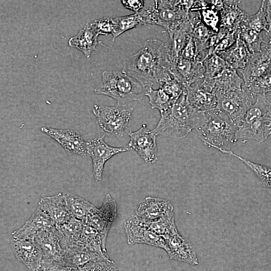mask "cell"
<instances>
[{
  "label": "cell",
  "instance_id": "1",
  "mask_svg": "<svg viewBox=\"0 0 271 271\" xmlns=\"http://www.w3.org/2000/svg\"><path fill=\"white\" fill-rule=\"evenodd\" d=\"M170 44L157 39H149L137 53L123 60L122 71L144 85L164 83L173 77Z\"/></svg>",
  "mask_w": 271,
  "mask_h": 271
},
{
  "label": "cell",
  "instance_id": "2",
  "mask_svg": "<svg viewBox=\"0 0 271 271\" xmlns=\"http://www.w3.org/2000/svg\"><path fill=\"white\" fill-rule=\"evenodd\" d=\"M237 130L227 115L216 108L198 111L191 132L206 145L223 153L231 151L235 146Z\"/></svg>",
  "mask_w": 271,
  "mask_h": 271
},
{
  "label": "cell",
  "instance_id": "3",
  "mask_svg": "<svg viewBox=\"0 0 271 271\" xmlns=\"http://www.w3.org/2000/svg\"><path fill=\"white\" fill-rule=\"evenodd\" d=\"M152 87L143 84L122 70H110L102 73L101 81L94 92L115 99L117 105L126 106L130 102L142 100Z\"/></svg>",
  "mask_w": 271,
  "mask_h": 271
},
{
  "label": "cell",
  "instance_id": "4",
  "mask_svg": "<svg viewBox=\"0 0 271 271\" xmlns=\"http://www.w3.org/2000/svg\"><path fill=\"white\" fill-rule=\"evenodd\" d=\"M198 112L189 104L186 90L173 105L160 112V119L152 131L157 136L185 138L193 129Z\"/></svg>",
  "mask_w": 271,
  "mask_h": 271
},
{
  "label": "cell",
  "instance_id": "5",
  "mask_svg": "<svg viewBox=\"0 0 271 271\" xmlns=\"http://www.w3.org/2000/svg\"><path fill=\"white\" fill-rule=\"evenodd\" d=\"M270 135L271 102L265 94H258L236 131V139L261 143Z\"/></svg>",
  "mask_w": 271,
  "mask_h": 271
},
{
  "label": "cell",
  "instance_id": "6",
  "mask_svg": "<svg viewBox=\"0 0 271 271\" xmlns=\"http://www.w3.org/2000/svg\"><path fill=\"white\" fill-rule=\"evenodd\" d=\"M194 1H153L141 12L147 25L164 27L170 35L185 19Z\"/></svg>",
  "mask_w": 271,
  "mask_h": 271
},
{
  "label": "cell",
  "instance_id": "7",
  "mask_svg": "<svg viewBox=\"0 0 271 271\" xmlns=\"http://www.w3.org/2000/svg\"><path fill=\"white\" fill-rule=\"evenodd\" d=\"M93 113L97 119L99 127L103 131L122 137L129 129L131 110L125 106L94 105Z\"/></svg>",
  "mask_w": 271,
  "mask_h": 271
},
{
  "label": "cell",
  "instance_id": "8",
  "mask_svg": "<svg viewBox=\"0 0 271 271\" xmlns=\"http://www.w3.org/2000/svg\"><path fill=\"white\" fill-rule=\"evenodd\" d=\"M116 216V203L110 194H107L103 199L101 206L99 208L95 206L83 221L98 232L101 238L103 249L106 252L107 236Z\"/></svg>",
  "mask_w": 271,
  "mask_h": 271
},
{
  "label": "cell",
  "instance_id": "9",
  "mask_svg": "<svg viewBox=\"0 0 271 271\" xmlns=\"http://www.w3.org/2000/svg\"><path fill=\"white\" fill-rule=\"evenodd\" d=\"M216 96L217 108L226 114L238 129L252 104V100L243 89L219 94Z\"/></svg>",
  "mask_w": 271,
  "mask_h": 271
},
{
  "label": "cell",
  "instance_id": "10",
  "mask_svg": "<svg viewBox=\"0 0 271 271\" xmlns=\"http://www.w3.org/2000/svg\"><path fill=\"white\" fill-rule=\"evenodd\" d=\"M128 244H144L165 248L164 238L154 233L147 222L133 214L124 223Z\"/></svg>",
  "mask_w": 271,
  "mask_h": 271
},
{
  "label": "cell",
  "instance_id": "11",
  "mask_svg": "<svg viewBox=\"0 0 271 271\" xmlns=\"http://www.w3.org/2000/svg\"><path fill=\"white\" fill-rule=\"evenodd\" d=\"M87 154L92 160L93 173L96 181H100L105 163L114 155L128 151V147L110 146L104 141V136L86 142Z\"/></svg>",
  "mask_w": 271,
  "mask_h": 271
},
{
  "label": "cell",
  "instance_id": "12",
  "mask_svg": "<svg viewBox=\"0 0 271 271\" xmlns=\"http://www.w3.org/2000/svg\"><path fill=\"white\" fill-rule=\"evenodd\" d=\"M129 149L134 150L146 162L153 164L157 158V135L143 124L137 131L129 133Z\"/></svg>",
  "mask_w": 271,
  "mask_h": 271
},
{
  "label": "cell",
  "instance_id": "13",
  "mask_svg": "<svg viewBox=\"0 0 271 271\" xmlns=\"http://www.w3.org/2000/svg\"><path fill=\"white\" fill-rule=\"evenodd\" d=\"M41 130L58 143L68 154L87 156L86 142L77 130L44 126Z\"/></svg>",
  "mask_w": 271,
  "mask_h": 271
},
{
  "label": "cell",
  "instance_id": "14",
  "mask_svg": "<svg viewBox=\"0 0 271 271\" xmlns=\"http://www.w3.org/2000/svg\"><path fill=\"white\" fill-rule=\"evenodd\" d=\"M271 72V43L264 41L261 50L252 54L245 68L240 72L244 84Z\"/></svg>",
  "mask_w": 271,
  "mask_h": 271
},
{
  "label": "cell",
  "instance_id": "15",
  "mask_svg": "<svg viewBox=\"0 0 271 271\" xmlns=\"http://www.w3.org/2000/svg\"><path fill=\"white\" fill-rule=\"evenodd\" d=\"M165 241L164 250L170 259L192 265L198 264L195 247L178 231L166 239Z\"/></svg>",
  "mask_w": 271,
  "mask_h": 271
},
{
  "label": "cell",
  "instance_id": "16",
  "mask_svg": "<svg viewBox=\"0 0 271 271\" xmlns=\"http://www.w3.org/2000/svg\"><path fill=\"white\" fill-rule=\"evenodd\" d=\"M205 68L202 62L179 57L173 63L170 72L173 78L186 88L205 77Z\"/></svg>",
  "mask_w": 271,
  "mask_h": 271
},
{
  "label": "cell",
  "instance_id": "17",
  "mask_svg": "<svg viewBox=\"0 0 271 271\" xmlns=\"http://www.w3.org/2000/svg\"><path fill=\"white\" fill-rule=\"evenodd\" d=\"M11 245L17 258L30 271H36L40 266L43 255L35 239L12 238Z\"/></svg>",
  "mask_w": 271,
  "mask_h": 271
},
{
  "label": "cell",
  "instance_id": "18",
  "mask_svg": "<svg viewBox=\"0 0 271 271\" xmlns=\"http://www.w3.org/2000/svg\"><path fill=\"white\" fill-rule=\"evenodd\" d=\"M174 210L171 202L164 199L148 196L140 202L133 213L146 222L157 220Z\"/></svg>",
  "mask_w": 271,
  "mask_h": 271
},
{
  "label": "cell",
  "instance_id": "19",
  "mask_svg": "<svg viewBox=\"0 0 271 271\" xmlns=\"http://www.w3.org/2000/svg\"><path fill=\"white\" fill-rule=\"evenodd\" d=\"M38 207L50 218L55 226L61 225L72 217L62 193L42 198Z\"/></svg>",
  "mask_w": 271,
  "mask_h": 271
},
{
  "label": "cell",
  "instance_id": "20",
  "mask_svg": "<svg viewBox=\"0 0 271 271\" xmlns=\"http://www.w3.org/2000/svg\"><path fill=\"white\" fill-rule=\"evenodd\" d=\"M35 240L40 249L43 257L53 259L59 263L64 250L56 226L38 233Z\"/></svg>",
  "mask_w": 271,
  "mask_h": 271
},
{
  "label": "cell",
  "instance_id": "21",
  "mask_svg": "<svg viewBox=\"0 0 271 271\" xmlns=\"http://www.w3.org/2000/svg\"><path fill=\"white\" fill-rule=\"evenodd\" d=\"M106 258H109L108 255L96 253L78 244L64 250L60 263L65 267L75 269L90 262Z\"/></svg>",
  "mask_w": 271,
  "mask_h": 271
},
{
  "label": "cell",
  "instance_id": "22",
  "mask_svg": "<svg viewBox=\"0 0 271 271\" xmlns=\"http://www.w3.org/2000/svg\"><path fill=\"white\" fill-rule=\"evenodd\" d=\"M240 1H224L220 12L219 31L228 33L237 32L248 15L238 6Z\"/></svg>",
  "mask_w": 271,
  "mask_h": 271
},
{
  "label": "cell",
  "instance_id": "23",
  "mask_svg": "<svg viewBox=\"0 0 271 271\" xmlns=\"http://www.w3.org/2000/svg\"><path fill=\"white\" fill-rule=\"evenodd\" d=\"M54 226L50 218L38 207L24 225L12 233V238L35 239L38 233Z\"/></svg>",
  "mask_w": 271,
  "mask_h": 271
},
{
  "label": "cell",
  "instance_id": "24",
  "mask_svg": "<svg viewBox=\"0 0 271 271\" xmlns=\"http://www.w3.org/2000/svg\"><path fill=\"white\" fill-rule=\"evenodd\" d=\"M186 95L189 104L198 111H206L217 108L218 102L216 95L196 82L186 88Z\"/></svg>",
  "mask_w": 271,
  "mask_h": 271
},
{
  "label": "cell",
  "instance_id": "25",
  "mask_svg": "<svg viewBox=\"0 0 271 271\" xmlns=\"http://www.w3.org/2000/svg\"><path fill=\"white\" fill-rule=\"evenodd\" d=\"M99 35L90 23H87L77 34L68 41V45L81 51L86 58H89L92 52L96 51L97 45L103 44L98 40Z\"/></svg>",
  "mask_w": 271,
  "mask_h": 271
},
{
  "label": "cell",
  "instance_id": "26",
  "mask_svg": "<svg viewBox=\"0 0 271 271\" xmlns=\"http://www.w3.org/2000/svg\"><path fill=\"white\" fill-rule=\"evenodd\" d=\"M216 54L224 59L230 67L239 72L245 68L251 55L238 34L236 42L230 48Z\"/></svg>",
  "mask_w": 271,
  "mask_h": 271
},
{
  "label": "cell",
  "instance_id": "27",
  "mask_svg": "<svg viewBox=\"0 0 271 271\" xmlns=\"http://www.w3.org/2000/svg\"><path fill=\"white\" fill-rule=\"evenodd\" d=\"M83 224L82 220L72 217L67 222L56 226L64 250L78 244L82 233Z\"/></svg>",
  "mask_w": 271,
  "mask_h": 271
},
{
  "label": "cell",
  "instance_id": "28",
  "mask_svg": "<svg viewBox=\"0 0 271 271\" xmlns=\"http://www.w3.org/2000/svg\"><path fill=\"white\" fill-rule=\"evenodd\" d=\"M215 95L229 91L242 89L244 81L237 71L229 67L217 76L213 78Z\"/></svg>",
  "mask_w": 271,
  "mask_h": 271
},
{
  "label": "cell",
  "instance_id": "29",
  "mask_svg": "<svg viewBox=\"0 0 271 271\" xmlns=\"http://www.w3.org/2000/svg\"><path fill=\"white\" fill-rule=\"evenodd\" d=\"M68 208L72 217L84 221L95 206L83 198L69 192L63 193Z\"/></svg>",
  "mask_w": 271,
  "mask_h": 271
},
{
  "label": "cell",
  "instance_id": "30",
  "mask_svg": "<svg viewBox=\"0 0 271 271\" xmlns=\"http://www.w3.org/2000/svg\"><path fill=\"white\" fill-rule=\"evenodd\" d=\"M115 28L111 34L112 41L123 33L134 28L146 26L144 18L141 11L133 14L114 18Z\"/></svg>",
  "mask_w": 271,
  "mask_h": 271
},
{
  "label": "cell",
  "instance_id": "31",
  "mask_svg": "<svg viewBox=\"0 0 271 271\" xmlns=\"http://www.w3.org/2000/svg\"><path fill=\"white\" fill-rule=\"evenodd\" d=\"M147 223L154 233L163 237L165 240L178 231L175 221L174 210L170 211L157 220Z\"/></svg>",
  "mask_w": 271,
  "mask_h": 271
},
{
  "label": "cell",
  "instance_id": "32",
  "mask_svg": "<svg viewBox=\"0 0 271 271\" xmlns=\"http://www.w3.org/2000/svg\"><path fill=\"white\" fill-rule=\"evenodd\" d=\"M82 233L78 244L96 253L108 255L102 247V242L98 232L92 226L83 223Z\"/></svg>",
  "mask_w": 271,
  "mask_h": 271
},
{
  "label": "cell",
  "instance_id": "33",
  "mask_svg": "<svg viewBox=\"0 0 271 271\" xmlns=\"http://www.w3.org/2000/svg\"><path fill=\"white\" fill-rule=\"evenodd\" d=\"M145 96L149 97L151 108L157 109L160 112L170 107L176 101L160 86L158 89L150 87Z\"/></svg>",
  "mask_w": 271,
  "mask_h": 271
},
{
  "label": "cell",
  "instance_id": "34",
  "mask_svg": "<svg viewBox=\"0 0 271 271\" xmlns=\"http://www.w3.org/2000/svg\"><path fill=\"white\" fill-rule=\"evenodd\" d=\"M237 34L251 55L261 50L262 44L264 42L261 33L251 30L245 25H241L237 31Z\"/></svg>",
  "mask_w": 271,
  "mask_h": 271
},
{
  "label": "cell",
  "instance_id": "35",
  "mask_svg": "<svg viewBox=\"0 0 271 271\" xmlns=\"http://www.w3.org/2000/svg\"><path fill=\"white\" fill-rule=\"evenodd\" d=\"M237 158L247 166L259 179L262 185L271 189V168L266 166L255 163L234 153L232 151L223 152Z\"/></svg>",
  "mask_w": 271,
  "mask_h": 271
},
{
  "label": "cell",
  "instance_id": "36",
  "mask_svg": "<svg viewBox=\"0 0 271 271\" xmlns=\"http://www.w3.org/2000/svg\"><path fill=\"white\" fill-rule=\"evenodd\" d=\"M242 89L252 100L258 94L271 92V72L243 85Z\"/></svg>",
  "mask_w": 271,
  "mask_h": 271
},
{
  "label": "cell",
  "instance_id": "37",
  "mask_svg": "<svg viewBox=\"0 0 271 271\" xmlns=\"http://www.w3.org/2000/svg\"><path fill=\"white\" fill-rule=\"evenodd\" d=\"M215 33L207 27L201 21L194 26L192 36L194 39L197 54L210 48V40L211 36Z\"/></svg>",
  "mask_w": 271,
  "mask_h": 271
},
{
  "label": "cell",
  "instance_id": "38",
  "mask_svg": "<svg viewBox=\"0 0 271 271\" xmlns=\"http://www.w3.org/2000/svg\"><path fill=\"white\" fill-rule=\"evenodd\" d=\"M203 64L205 70V77L210 78L217 76L229 67L226 61L215 53L204 60Z\"/></svg>",
  "mask_w": 271,
  "mask_h": 271
},
{
  "label": "cell",
  "instance_id": "39",
  "mask_svg": "<svg viewBox=\"0 0 271 271\" xmlns=\"http://www.w3.org/2000/svg\"><path fill=\"white\" fill-rule=\"evenodd\" d=\"M241 25H245L249 29L259 33H261L262 31L266 32L267 22L262 6H260L256 13L250 16H248L245 22Z\"/></svg>",
  "mask_w": 271,
  "mask_h": 271
},
{
  "label": "cell",
  "instance_id": "40",
  "mask_svg": "<svg viewBox=\"0 0 271 271\" xmlns=\"http://www.w3.org/2000/svg\"><path fill=\"white\" fill-rule=\"evenodd\" d=\"M72 271H124L117 267L110 258L103 259L90 262L85 266Z\"/></svg>",
  "mask_w": 271,
  "mask_h": 271
},
{
  "label": "cell",
  "instance_id": "41",
  "mask_svg": "<svg viewBox=\"0 0 271 271\" xmlns=\"http://www.w3.org/2000/svg\"><path fill=\"white\" fill-rule=\"evenodd\" d=\"M90 24L98 35L112 34L115 28L114 18L106 17L95 20Z\"/></svg>",
  "mask_w": 271,
  "mask_h": 271
},
{
  "label": "cell",
  "instance_id": "42",
  "mask_svg": "<svg viewBox=\"0 0 271 271\" xmlns=\"http://www.w3.org/2000/svg\"><path fill=\"white\" fill-rule=\"evenodd\" d=\"M60 263L50 258L43 257L40 266L36 271H72Z\"/></svg>",
  "mask_w": 271,
  "mask_h": 271
},
{
  "label": "cell",
  "instance_id": "43",
  "mask_svg": "<svg viewBox=\"0 0 271 271\" xmlns=\"http://www.w3.org/2000/svg\"><path fill=\"white\" fill-rule=\"evenodd\" d=\"M197 55L196 46L192 36L190 37L184 48L180 57L191 61L196 60Z\"/></svg>",
  "mask_w": 271,
  "mask_h": 271
},
{
  "label": "cell",
  "instance_id": "44",
  "mask_svg": "<svg viewBox=\"0 0 271 271\" xmlns=\"http://www.w3.org/2000/svg\"><path fill=\"white\" fill-rule=\"evenodd\" d=\"M262 6L267 22L266 33L269 37V42L271 43V0L262 1Z\"/></svg>",
  "mask_w": 271,
  "mask_h": 271
},
{
  "label": "cell",
  "instance_id": "45",
  "mask_svg": "<svg viewBox=\"0 0 271 271\" xmlns=\"http://www.w3.org/2000/svg\"><path fill=\"white\" fill-rule=\"evenodd\" d=\"M123 6L126 9L138 13L144 7L145 1L142 0H123L121 1Z\"/></svg>",
  "mask_w": 271,
  "mask_h": 271
}]
</instances>
